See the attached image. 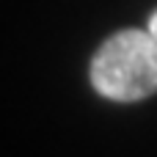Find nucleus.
<instances>
[{
	"label": "nucleus",
	"instance_id": "nucleus-1",
	"mask_svg": "<svg viewBox=\"0 0 157 157\" xmlns=\"http://www.w3.org/2000/svg\"><path fill=\"white\" fill-rule=\"evenodd\" d=\"M91 88L119 105L157 94V41L149 28H121L99 41L88 61Z\"/></svg>",
	"mask_w": 157,
	"mask_h": 157
},
{
	"label": "nucleus",
	"instance_id": "nucleus-2",
	"mask_svg": "<svg viewBox=\"0 0 157 157\" xmlns=\"http://www.w3.org/2000/svg\"><path fill=\"white\" fill-rule=\"evenodd\" d=\"M146 28H149V33L155 36V41H157V8L149 14V19H146Z\"/></svg>",
	"mask_w": 157,
	"mask_h": 157
}]
</instances>
